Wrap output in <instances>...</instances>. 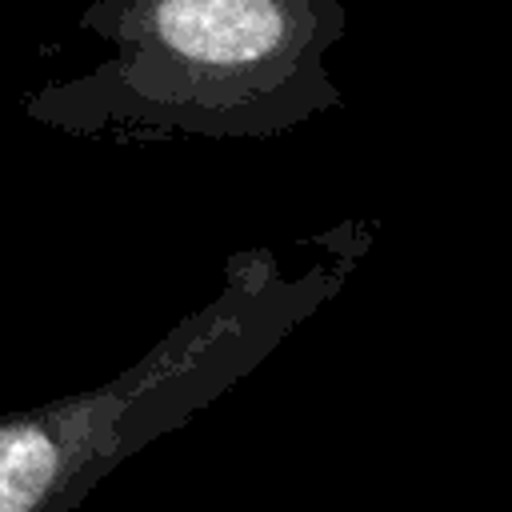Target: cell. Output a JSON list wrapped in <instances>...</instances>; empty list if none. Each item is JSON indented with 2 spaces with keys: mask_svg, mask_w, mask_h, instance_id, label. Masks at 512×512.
<instances>
[{
  "mask_svg": "<svg viewBox=\"0 0 512 512\" xmlns=\"http://www.w3.org/2000/svg\"><path fill=\"white\" fill-rule=\"evenodd\" d=\"M308 264L260 244L228 256L216 292L112 380L0 416V512H72L116 464L184 428L260 368L356 272L368 232L340 224Z\"/></svg>",
  "mask_w": 512,
  "mask_h": 512,
  "instance_id": "obj_2",
  "label": "cell"
},
{
  "mask_svg": "<svg viewBox=\"0 0 512 512\" xmlns=\"http://www.w3.org/2000/svg\"><path fill=\"white\" fill-rule=\"evenodd\" d=\"M104 56L32 88L28 120L80 140H272L344 108V0H92Z\"/></svg>",
  "mask_w": 512,
  "mask_h": 512,
  "instance_id": "obj_1",
  "label": "cell"
}]
</instances>
